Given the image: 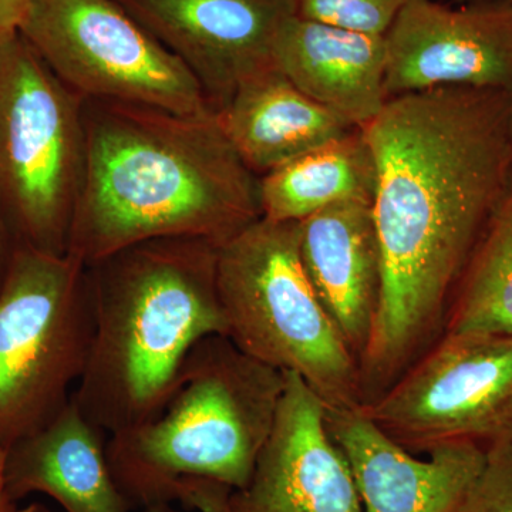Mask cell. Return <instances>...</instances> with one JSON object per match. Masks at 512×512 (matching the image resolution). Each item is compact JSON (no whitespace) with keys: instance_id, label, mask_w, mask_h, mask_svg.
Masks as SVG:
<instances>
[{"instance_id":"obj_1","label":"cell","mask_w":512,"mask_h":512,"mask_svg":"<svg viewBox=\"0 0 512 512\" xmlns=\"http://www.w3.org/2000/svg\"><path fill=\"white\" fill-rule=\"evenodd\" d=\"M503 90L437 87L387 100L360 128L376 164L382 296L360 359L362 404L441 338L458 281L512 173Z\"/></svg>"},{"instance_id":"obj_2","label":"cell","mask_w":512,"mask_h":512,"mask_svg":"<svg viewBox=\"0 0 512 512\" xmlns=\"http://www.w3.org/2000/svg\"><path fill=\"white\" fill-rule=\"evenodd\" d=\"M86 173L69 252L90 266L164 238L222 247L261 215L259 178L215 110L170 111L86 100Z\"/></svg>"},{"instance_id":"obj_3","label":"cell","mask_w":512,"mask_h":512,"mask_svg":"<svg viewBox=\"0 0 512 512\" xmlns=\"http://www.w3.org/2000/svg\"><path fill=\"white\" fill-rule=\"evenodd\" d=\"M217 259L211 242L164 238L86 266L93 340L72 400L107 436L156 416L191 349L227 335Z\"/></svg>"},{"instance_id":"obj_4","label":"cell","mask_w":512,"mask_h":512,"mask_svg":"<svg viewBox=\"0 0 512 512\" xmlns=\"http://www.w3.org/2000/svg\"><path fill=\"white\" fill-rule=\"evenodd\" d=\"M285 384L284 372L227 336L201 339L163 409L107 440L111 474L131 507L177 512L173 503L185 481L244 488L274 429Z\"/></svg>"},{"instance_id":"obj_5","label":"cell","mask_w":512,"mask_h":512,"mask_svg":"<svg viewBox=\"0 0 512 512\" xmlns=\"http://www.w3.org/2000/svg\"><path fill=\"white\" fill-rule=\"evenodd\" d=\"M299 222L259 218L218 248L227 338L293 373L330 409L362 406L359 360L319 301L299 249Z\"/></svg>"},{"instance_id":"obj_6","label":"cell","mask_w":512,"mask_h":512,"mask_svg":"<svg viewBox=\"0 0 512 512\" xmlns=\"http://www.w3.org/2000/svg\"><path fill=\"white\" fill-rule=\"evenodd\" d=\"M84 103L20 32L0 39V214L18 245L69 252L86 173Z\"/></svg>"},{"instance_id":"obj_7","label":"cell","mask_w":512,"mask_h":512,"mask_svg":"<svg viewBox=\"0 0 512 512\" xmlns=\"http://www.w3.org/2000/svg\"><path fill=\"white\" fill-rule=\"evenodd\" d=\"M93 328L86 266L16 245L0 291V456L69 404Z\"/></svg>"},{"instance_id":"obj_8","label":"cell","mask_w":512,"mask_h":512,"mask_svg":"<svg viewBox=\"0 0 512 512\" xmlns=\"http://www.w3.org/2000/svg\"><path fill=\"white\" fill-rule=\"evenodd\" d=\"M19 32L84 100L214 110L190 70L116 0H29Z\"/></svg>"},{"instance_id":"obj_9","label":"cell","mask_w":512,"mask_h":512,"mask_svg":"<svg viewBox=\"0 0 512 512\" xmlns=\"http://www.w3.org/2000/svg\"><path fill=\"white\" fill-rule=\"evenodd\" d=\"M360 412L409 453L512 439V336L443 333Z\"/></svg>"},{"instance_id":"obj_10","label":"cell","mask_w":512,"mask_h":512,"mask_svg":"<svg viewBox=\"0 0 512 512\" xmlns=\"http://www.w3.org/2000/svg\"><path fill=\"white\" fill-rule=\"evenodd\" d=\"M286 384L274 429L239 490L185 481L177 501L200 512H363L348 460L326 427L325 404L301 377Z\"/></svg>"},{"instance_id":"obj_11","label":"cell","mask_w":512,"mask_h":512,"mask_svg":"<svg viewBox=\"0 0 512 512\" xmlns=\"http://www.w3.org/2000/svg\"><path fill=\"white\" fill-rule=\"evenodd\" d=\"M384 45L389 99L453 86L512 92V0H407Z\"/></svg>"},{"instance_id":"obj_12","label":"cell","mask_w":512,"mask_h":512,"mask_svg":"<svg viewBox=\"0 0 512 512\" xmlns=\"http://www.w3.org/2000/svg\"><path fill=\"white\" fill-rule=\"evenodd\" d=\"M200 83L212 109L275 69L276 40L295 0H116Z\"/></svg>"},{"instance_id":"obj_13","label":"cell","mask_w":512,"mask_h":512,"mask_svg":"<svg viewBox=\"0 0 512 512\" xmlns=\"http://www.w3.org/2000/svg\"><path fill=\"white\" fill-rule=\"evenodd\" d=\"M326 427L348 460L363 512H461L487 451L439 448L420 460L355 409L325 407Z\"/></svg>"},{"instance_id":"obj_14","label":"cell","mask_w":512,"mask_h":512,"mask_svg":"<svg viewBox=\"0 0 512 512\" xmlns=\"http://www.w3.org/2000/svg\"><path fill=\"white\" fill-rule=\"evenodd\" d=\"M299 228L306 274L360 366L382 296V252L372 202L330 205L299 222Z\"/></svg>"},{"instance_id":"obj_15","label":"cell","mask_w":512,"mask_h":512,"mask_svg":"<svg viewBox=\"0 0 512 512\" xmlns=\"http://www.w3.org/2000/svg\"><path fill=\"white\" fill-rule=\"evenodd\" d=\"M107 440L70 399L55 419L0 456V485L15 504L42 493L64 512H134L111 474Z\"/></svg>"},{"instance_id":"obj_16","label":"cell","mask_w":512,"mask_h":512,"mask_svg":"<svg viewBox=\"0 0 512 512\" xmlns=\"http://www.w3.org/2000/svg\"><path fill=\"white\" fill-rule=\"evenodd\" d=\"M275 69L340 120L363 128L386 106L384 36L293 16L274 53Z\"/></svg>"},{"instance_id":"obj_17","label":"cell","mask_w":512,"mask_h":512,"mask_svg":"<svg viewBox=\"0 0 512 512\" xmlns=\"http://www.w3.org/2000/svg\"><path fill=\"white\" fill-rule=\"evenodd\" d=\"M215 113L242 163L258 178L357 130L276 69L242 84Z\"/></svg>"},{"instance_id":"obj_18","label":"cell","mask_w":512,"mask_h":512,"mask_svg":"<svg viewBox=\"0 0 512 512\" xmlns=\"http://www.w3.org/2000/svg\"><path fill=\"white\" fill-rule=\"evenodd\" d=\"M258 188L262 218L301 222L339 202H373L375 158L357 128L262 175Z\"/></svg>"},{"instance_id":"obj_19","label":"cell","mask_w":512,"mask_h":512,"mask_svg":"<svg viewBox=\"0 0 512 512\" xmlns=\"http://www.w3.org/2000/svg\"><path fill=\"white\" fill-rule=\"evenodd\" d=\"M444 333L512 336V173L458 281Z\"/></svg>"},{"instance_id":"obj_20","label":"cell","mask_w":512,"mask_h":512,"mask_svg":"<svg viewBox=\"0 0 512 512\" xmlns=\"http://www.w3.org/2000/svg\"><path fill=\"white\" fill-rule=\"evenodd\" d=\"M407 0H295L299 18L384 36Z\"/></svg>"},{"instance_id":"obj_21","label":"cell","mask_w":512,"mask_h":512,"mask_svg":"<svg viewBox=\"0 0 512 512\" xmlns=\"http://www.w3.org/2000/svg\"><path fill=\"white\" fill-rule=\"evenodd\" d=\"M461 512H512V439L487 451Z\"/></svg>"},{"instance_id":"obj_22","label":"cell","mask_w":512,"mask_h":512,"mask_svg":"<svg viewBox=\"0 0 512 512\" xmlns=\"http://www.w3.org/2000/svg\"><path fill=\"white\" fill-rule=\"evenodd\" d=\"M29 0H0V39L19 32Z\"/></svg>"},{"instance_id":"obj_23","label":"cell","mask_w":512,"mask_h":512,"mask_svg":"<svg viewBox=\"0 0 512 512\" xmlns=\"http://www.w3.org/2000/svg\"><path fill=\"white\" fill-rule=\"evenodd\" d=\"M16 245L18 244H16L12 231L6 224L5 218L0 214V291H2L3 282H5L6 274H8Z\"/></svg>"},{"instance_id":"obj_24","label":"cell","mask_w":512,"mask_h":512,"mask_svg":"<svg viewBox=\"0 0 512 512\" xmlns=\"http://www.w3.org/2000/svg\"><path fill=\"white\" fill-rule=\"evenodd\" d=\"M9 512H53L50 510V508L45 507V505L42 504H30L28 507L25 508H19L16 507V505H13L12 508H10Z\"/></svg>"},{"instance_id":"obj_25","label":"cell","mask_w":512,"mask_h":512,"mask_svg":"<svg viewBox=\"0 0 512 512\" xmlns=\"http://www.w3.org/2000/svg\"><path fill=\"white\" fill-rule=\"evenodd\" d=\"M13 505L16 504L9 500L8 495L5 494L2 485H0V512H9Z\"/></svg>"},{"instance_id":"obj_26","label":"cell","mask_w":512,"mask_h":512,"mask_svg":"<svg viewBox=\"0 0 512 512\" xmlns=\"http://www.w3.org/2000/svg\"><path fill=\"white\" fill-rule=\"evenodd\" d=\"M508 136H510L512 147V92L510 93V101H508Z\"/></svg>"},{"instance_id":"obj_27","label":"cell","mask_w":512,"mask_h":512,"mask_svg":"<svg viewBox=\"0 0 512 512\" xmlns=\"http://www.w3.org/2000/svg\"><path fill=\"white\" fill-rule=\"evenodd\" d=\"M454 3H456V5H461V3H467V2H470V0H453Z\"/></svg>"}]
</instances>
